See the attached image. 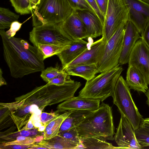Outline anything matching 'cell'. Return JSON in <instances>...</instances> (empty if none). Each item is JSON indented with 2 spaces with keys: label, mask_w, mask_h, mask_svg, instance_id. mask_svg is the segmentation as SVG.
I'll list each match as a JSON object with an SVG mask.
<instances>
[{
  "label": "cell",
  "mask_w": 149,
  "mask_h": 149,
  "mask_svg": "<svg viewBox=\"0 0 149 149\" xmlns=\"http://www.w3.org/2000/svg\"><path fill=\"white\" fill-rule=\"evenodd\" d=\"M140 33L131 22L127 21L125 26L123 46L119 64L121 65L128 63L130 53L137 40L141 38Z\"/></svg>",
  "instance_id": "16"
},
{
  "label": "cell",
  "mask_w": 149,
  "mask_h": 149,
  "mask_svg": "<svg viewBox=\"0 0 149 149\" xmlns=\"http://www.w3.org/2000/svg\"><path fill=\"white\" fill-rule=\"evenodd\" d=\"M62 69L70 75L80 77L86 81L99 73L97 65L95 64L79 65Z\"/></svg>",
  "instance_id": "19"
},
{
  "label": "cell",
  "mask_w": 149,
  "mask_h": 149,
  "mask_svg": "<svg viewBox=\"0 0 149 149\" xmlns=\"http://www.w3.org/2000/svg\"><path fill=\"white\" fill-rule=\"evenodd\" d=\"M107 43L104 38L102 37L93 42L90 48L85 50L65 68L81 64L97 65L102 57Z\"/></svg>",
  "instance_id": "12"
},
{
  "label": "cell",
  "mask_w": 149,
  "mask_h": 149,
  "mask_svg": "<svg viewBox=\"0 0 149 149\" xmlns=\"http://www.w3.org/2000/svg\"><path fill=\"white\" fill-rule=\"evenodd\" d=\"M60 24L64 31L72 41L88 38L85 25L74 10Z\"/></svg>",
  "instance_id": "13"
},
{
  "label": "cell",
  "mask_w": 149,
  "mask_h": 149,
  "mask_svg": "<svg viewBox=\"0 0 149 149\" xmlns=\"http://www.w3.org/2000/svg\"><path fill=\"white\" fill-rule=\"evenodd\" d=\"M74 11L85 25L88 36V38H95L102 36L103 23L95 12L86 10Z\"/></svg>",
  "instance_id": "17"
},
{
  "label": "cell",
  "mask_w": 149,
  "mask_h": 149,
  "mask_svg": "<svg viewBox=\"0 0 149 149\" xmlns=\"http://www.w3.org/2000/svg\"><path fill=\"white\" fill-rule=\"evenodd\" d=\"M73 11L67 0H40L31 11L33 26L61 23Z\"/></svg>",
  "instance_id": "5"
},
{
  "label": "cell",
  "mask_w": 149,
  "mask_h": 149,
  "mask_svg": "<svg viewBox=\"0 0 149 149\" xmlns=\"http://www.w3.org/2000/svg\"><path fill=\"white\" fill-rule=\"evenodd\" d=\"M80 137L83 149H118L101 137Z\"/></svg>",
  "instance_id": "23"
},
{
  "label": "cell",
  "mask_w": 149,
  "mask_h": 149,
  "mask_svg": "<svg viewBox=\"0 0 149 149\" xmlns=\"http://www.w3.org/2000/svg\"><path fill=\"white\" fill-rule=\"evenodd\" d=\"M70 44L58 45L38 44L36 47L38 49L45 60L53 56L57 55L63 50L68 48Z\"/></svg>",
  "instance_id": "25"
},
{
  "label": "cell",
  "mask_w": 149,
  "mask_h": 149,
  "mask_svg": "<svg viewBox=\"0 0 149 149\" xmlns=\"http://www.w3.org/2000/svg\"><path fill=\"white\" fill-rule=\"evenodd\" d=\"M70 5L74 10H88L94 12L86 0H67Z\"/></svg>",
  "instance_id": "35"
},
{
  "label": "cell",
  "mask_w": 149,
  "mask_h": 149,
  "mask_svg": "<svg viewBox=\"0 0 149 149\" xmlns=\"http://www.w3.org/2000/svg\"><path fill=\"white\" fill-rule=\"evenodd\" d=\"M72 112V111H66L49 123L43 132V139H49L57 135L62 123Z\"/></svg>",
  "instance_id": "22"
},
{
  "label": "cell",
  "mask_w": 149,
  "mask_h": 149,
  "mask_svg": "<svg viewBox=\"0 0 149 149\" xmlns=\"http://www.w3.org/2000/svg\"><path fill=\"white\" fill-rule=\"evenodd\" d=\"M126 81L130 88L145 93L148 89V85L141 73L135 67L129 66Z\"/></svg>",
  "instance_id": "18"
},
{
  "label": "cell",
  "mask_w": 149,
  "mask_h": 149,
  "mask_svg": "<svg viewBox=\"0 0 149 149\" xmlns=\"http://www.w3.org/2000/svg\"><path fill=\"white\" fill-rule=\"evenodd\" d=\"M123 0L126 6L149 17V3L141 0Z\"/></svg>",
  "instance_id": "29"
},
{
  "label": "cell",
  "mask_w": 149,
  "mask_h": 149,
  "mask_svg": "<svg viewBox=\"0 0 149 149\" xmlns=\"http://www.w3.org/2000/svg\"><path fill=\"white\" fill-rule=\"evenodd\" d=\"M141 38L149 47V22L141 33Z\"/></svg>",
  "instance_id": "41"
},
{
  "label": "cell",
  "mask_w": 149,
  "mask_h": 149,
  "mask_svg": "<svg viewBox=\"0 0 149 149\" xmlns=\"http://www.w3.org/2000/svg\"><path fill=\"white\" fill-rule=\"evenodd\" d=\"M93 111L82 110H72L65 120L60 127L59 132L77 127Z\"/></svg>",
  "instance_id": "21"
},
{
  "label": "cell",
  "mask_w": 149,
  "mask_h": 149,
  "mask_svg": "<svg viewBox=\"0 0 149 149\" xmlns=\"http://www.w3.org/2000/svg\"><path fill=\"white\" fill-rule=\"evenodd\" d=\"M0 34L4 58L12 77L22 78L44 69V60L37 47L21 38L8 35L3 29H0Z\"/></svg>",
  "instance_id": "2"
},
{
  "label": "cell",
  "mask_w": 149,
  "mask_h": 149,
  "mask_svg": "<svg viewBox=\"0 0 149 149\" xmlns=\"http://www.w3.org/2000/svg\"><path fill=\"white\" fill-rule=\"evenodd\" d=\"M58 135L77 143L79 145V148H82L80 139L76 127H74L67 130L58 133Z\"/></svg>",
  "instance_id": "32"
},
{
  "label": "cell",
  "mask_w": 149,
  "mask_h": 149,
  "mask_svg": "<svg viewBox=\"0 0 149 149\" xmlns=\"http://www.w3.org/2000/svg\"><path fill=\"white\" fill-rule=\"evenodd\" d=\"M93 38H89L88 42L83 39L73 41L67 48L61 52L57 55L61 61L62 68L79 56L84 52L90 48L93 42Z\"/></svg>",
  "instance_id": "15"
},
{
  "label": "cell",
  "mask_w": 149,
  "mask_h": 149,
  "mask_svg": "<svg viewBox=\"0 0 149 149\" xmlns=\"http://www.w3.org/2000/svg\"><path fill=\"white\" fill-rule=\"evenodd\" d=\"M129 66L136 68L143 74L149 85V47L140 38L130 55Z\"/></svg>",
  "instance_id": "11"
},
{
  "label": "cell",
  "mask_w": 149,
  "mask_h": 149,
  "mask_svg": "<svg viewBox=\"0 0 149 149\" xmlns=\"http://www.w3.org/2000/svg\"><path fill=\"white\" fill-rule=\"evenodd\" d=\"M80 137H101L113 140L115 134L111 108L102 102L77 127Z\"/></svg>",
  "instance_id": "3"
},
{
  "label": "cell",
  "mask_w": 149,
  "mask_h": 149,
  "mask_svg": "<svg viewBox=\"0 0 149 149\" xmlns=\"http://www.w3.org/2000/svg\"><path fill=\"white\" fill-rule=\"evenodd\" d=\"M59 112L57 110L52 113L42 112L40 114V121L41 125L47 126L49 123L60 115Z\"/></svg>",
  "instance_id": "36"
},
{
  "label": "cell",
  "mask_w": 149,
  "mask_h": 149,
  "mask_svg": "<svg viewBox=\"0 0 149 149\" xmlns=\"http://www.w3.org/2000/svg\"><path fill=\"white\" fill-rule=\"evenodd\" d=\"M16 11L21 15L31 13L30 0H10Z\"/></svg>",
  "instance_id": "30"
},
{
  "label": "cell",
  "mask_w": 149,
  "mask_h": 149,
  "mask_svg": "<svg viewBox=\"0 0 149 149\" xmlns=\"http://www.w3.org/2000/svg\"><path fill=\"white\" fill-rule=\"evenodd\" d=\"M135 134L138 142L142 148L149 146V132L139 127L135 131Z\"/></svg>",
  "instance_id": "33"
},
{
  "label": "cell",
  "mask_w": 149,
  "mask_h": 149,
  "mask_svg": "<svg viewBox=\"0 0 149 149\" xmlns=\"http://www.w3.org/2000/svg\"><path fill=\"white\" fill-rule=\"evenodd\" d=\"M93 11L101 20L104 23V16L100 11L97 4L95 0H86Z\"/></svg>",
  "instance_id": "38"
},
{
  "label": "cell",
  "mask_w": 149,
  "mask_h": 149,
  "mask_svg": "<svg viewBox=\"0 0 149 149\" xmlns=\"http://www.w3.org/2000/svg\"><path fill=\"white\" fill-rule=\"evenodd\" d=\"M46 126L42 125L38 128V131L40 132H43L45 130Z\"/></svg>",
  "instance_id": "48"
},
{
  "label": "cell",
  "mask_w": 149,
  "mask_h": 149,
  "mask_svg": "<svg viewBox=\"0 0 149 149\" xmlns=\"http://www.w3.org/2000/svg\"><path fill=\"white\" fill-rule=\"evenodd\" d=\"M41 134H42V132L38 131V128L25 130L20 129L16 132L1 135L0 138L7 141H10L15 140L16 137L19 136L34 137Z\"/></svg>",
  "instance_id": "27"
},
{
  "label": "cell",
  "mask_w": 149,
  "mask_h": 149,
  "mask_svg": "<svg viewBox=\"0 0 149 149\" xmlns=\"http://www.w3.org/2000/svg\"><path fill=\"white\" fill-rule=\"evenodd\" d=\"M100 102L98 100L73 96L59 104L57 109L60 112L75 110L94 111L98 108Z\"/></svg>",
  "instance_id": "14"
},
{
  "label": "cell",
  "mask_w": 149,
  "mask_h": 149,
  "mask_svg": "<svg viewBox=\"0 0 149 149\" xmlns=\"http://www.w3.org/2000/svg\"><path fill=\"white\" fill-rule=\"evenodd\" d=\"M81 86L74 81L62 86L47 84L37 87L27 93L15 98V102L5 103L18 130L28 122L33 115L40 114L45 107L74 96Z\"/></svg>",
  "instance_id": "1"
},
{
  "label": "cell",
  "mask_w": 149,
  "mask_h": 149,
  "mask_svg": "<svg viewBox=\"0 0 149 149\" xmlns=\"http://www.w3.org/2000/svg\"><path fill=\"white\" fill-rule=\"evenodd\" d=\"M74 81V80L71 79L70 75L62 68L59 73L47 84L60 86Z\"/></svg>",
  "instance_id": "31"
},
{
  "label": "cell",
  "mask_w": 149,
  "mask_h": 149,
  "mask_svg": "<svg viewBox=\"0 0 149 149\" xmlns=\"http://www.w3.org/2000/svg\"><path fill=\"white\" fill-rule=\"evenodd\" d=\"M40 0H30L31 11L34 9L37 4H38Z\"/></svg>",
  "instance_id": "44"
},
{
  "label": "cell",
  "mask_w": 149,
  "mask_h": 149,
  "mask_svg": "<svg viewBox=\"0 0 149 149\" xmlns=\"http://www.w3.org/2000/svg\"><path fill=\"white\" fill-rule=\"evenodd\" d=\"M111 96L113 104L120 113L128 119L135 131L137 130L143 116L133 100L130 88L122 76H120L116 82Z\"/></svg>",
  "instance_id": "6"
},
{
  "label": "cell",
  "mask_w": 149,
  "mask_h": 149,
  "mask_svg": "<svg viewBox=\"0 0 149 149\" xmlns=\"http://www.w3.org/2000/svg\"><path fill=\"white\" fill-rule=\"evenodd\" d=\"M23 24L18 21L13 22L11 24L10 29L6 32V33L11 37H14L16 32L20 29Z\"/></svg>",
  "instance_id": "37"
},
{
  "label": "cell",
  "mask_w": 149,
  "mask_h": 149,
  "mask_svg": "<svg viewBox=\"0 0 149 149\" xmlns=\"http://www.w3.org/2000/svg\"><path fill=\"white\" fill-rule=\"evenodd\" d=\"M119 64L113 68L101 73L87 81L78 96L102 102L112 96L116 82L123 70Z\"/></svg>",
  "instance_id": "4"
},
{
  "label": "cell",
  "mask_w": 149,
  "mask_h": 149,
  "mask_svg": "<svg viewBox=\"0 0 149 149\" xmlns=\"http://www.w3.org/2000/svg\"><path fill=\"white\" fill-rule=\"evenodd\" d=\"M2 74L3 72L2 71V70L1 68H0V86H1L4 85H7L6 82L5 81L3 77L2 76Z\"/></svg>",
  "instance_id": "45"
},
{
  "label": "cell",
  "mask_w": 149,
  "mask_h": 149,
  "mask_svg": "<svg viewBox=\"0 0 149 149\" xmlns=\"http://www.w3.org/2000/svg\"><path fill=\"white\" fill-rule=\"evenodd\" d=\"M114 140L118 149H141L136 139L135 130L129 121L122 113Z\"/></svg>",
  "instance_id": "10"
},
{
  "label": "cell",
  "mask_w": 149,
  "mask_h": 149,
  "mask_svg": "<svg viewBox=\"0 0 149 149\" xmlns=\"http://www.w3.org/2000/svg\"><path fill=\"white\" fill-rule=\"evenodd\" d=\"M127 21H124L120 25L107 42L102 57L97 65L99 73L109 70L119 64Z\"/></svg>",
  "instance_id": "8"
},
{
  "label": "cell",
  "mask_w": 149,
  "mask_h": 149,
  "mask_svg": "<svg viewBox=\"0 0 149 149\" xmlns=\"http://www.w3.org/2000/svg\"><path fill=\"white\" fill-rule=\"evenodd\" d=\"M95 1L100 11L105 16L109 0H95Z\"/></svg>",
  "instance_id": "40"
},
{
  "label": "cell",
  "mask_w": 149,
  "mask_h": 149,
  "mask_svg": "<svg viewBox=\"0 0 149 149\" xmlns=\"http://www.w3.org/2000/svg\"><path fill=\"white\" fill-rule=\"evenodd\" d=\"M19 15L8 8H0V29H9L13 22L17 21Z\"/></svg>",
  "instance_id": "26"
},
{
  "label": "cell",
  "mask_w": 149,
  "mask_h": 149,
  "mask_svg": "<svg viewBox=\"0 0 149 149\" xmlns=\"http://www.w3.org/2000/svg\"><path fill=\"white\" fill-rule=\"evenodd\" d=\"M36 143L30 145H12L0 146V149H31Z\"/></svg>",
  "instance_id": "39"
},
{
  "label": "cell",
  "mask_w": 149,
  "mask_h": 149,
  "mask_svg": "<svg viewBox=\"0 0 149 149\" xmlns=\"http://www.w3.org/2000/svg\"><path fill=\"white\" fill-rule=\"evenodd\" d=\"M142 1L146 2L147 3H149V0H141Z\"/></svg>",
  "instance_id": "49"
},
{
  "label": "cell",
  "mask_w": 149,
  "mask_h": 149,
  "mask_svg": "<svg viewBox=\"0 0 149 149\" xmlns=\"http://www.w3.org/2000/svg\"><path fill=\"white\" fill-rule=\"evenodd\" d=\"M61 70L57 67H48L41 71L40 76L44 81L48 83L56 76Z\"/></svg>",
  "instance_id": "34"
},
{
  "label": "cell",
  "mask_w": 149,
  "mask_h": 149,
  "mask_svg": "<svg viewBox=\"0 0 149 149\" xmlns=\"http://www.w3.org/2000/svg\"><path fill=\"white\" fill-rule=\"evenodd\" d=\"M29 39L35 47L38 44L67 45L73 42L64 31L60 23L33 27L29 33Z\"/></svg>",
  "instance_id": "7"
},
{
  "label": "cell",
  "mask_w": 149,
  "mask_h": 149,
  "mask_svg": "<svg viewBox=\"0 0 149 149\" xmlns=\"http://www.w3.org/2000/svg\"><path fill=\"white\" fill-rule=\"evenodd\" d=\"M127 7L128 10V21L132 23L141 34L149 22V17L131 7Z\"/></svg>",
  "instance_id": "24"
},
{
  "label": "cell",
  "mask_w": 149,
  "mask_h": 149,
  "mask_svg": "<svg viewBox=\"0 0 149 149\" xmlns=\"http://www.w3.org/2000/svg\"><path fill=\"white\" fill-rule=\"evenodd\" d=\"M43 139V134L34 137L19 136L15 140L1 142L0 146L12 145H30L39 142Z\"/></svg>",
  "instance_id": "28"
},
{
  "label": "cell",
  "mask_w": 149,
  "mask_h": 149,
  "mask_svg": "<svg viewBox=\"0 0 149 149\" xmlns=\"http://www.w3.org/2000/svg\"><path fill=\"white\" fill-rule=\"evenodd\" d=\"M36 128L33 125L31 117L29 119L25 126L20 129L21 130H29Z\"/></svg>",
  "instance_id": "43"
},
{
  "label": "cell",
  "mask_w": 149,
  "mask_h": 149,
  "mask_svg": "<svg viewBox=\"0 0 149 149\" xmlns=\"http://www.w3.org/2000/svg\"><path fill=\"white\" fill-rule=\"evenodd\" d=\"M139 127L149 132V118L145 119L143 118L141 122Z\"/></svg>",
  "instance_id": "42"
},
{
  "label": "cell",
  "mask_w": 149,
  "mask_h": 149,
  "mask_svg": "<svg viewBox=\"0 0 149 149\" xmlns=\"http://www.w3.org/2000/svg\"><path fill=\"white\" fill-rule=\"evenodd\" d=\"M31 149H47L45 147L41 146L38 143L35 144V145Z\"/></svg>",
  "instance_id": "46"
},
{
  "label": "cell",
  "mask_w": 149,
  "mask_h": 149,
  "mask_svg": "<svg viewBox=\"0 0 149 149\" xmlns=\"http://www.w3.org/2000/svg\"><path fill=\"white\" fill-rule=\"evenodd\" d=\"M145 93L147 97L146 103L149 107V90L148 89Z\"/></svg>",
  "instance_id": "47"
},
{
  "label": "cell",
  "mask_w": 149,
  "mask_h": 149,
  "mask_svg": "<svg viewBox=\"0 0 149 149\" xmlns=\"http://www.w3.org/2000/svg\"><path fill=\"white\" fill-rule=\"evenodd\" d=\"M37 143L47 149H73L79 148L77 143L58 135L49 139H43Z\"/></svg>",
  "instance_id": "20"
},
{
  "label": "cell",
  "mask_w": 149,
  "mask_h": 149,
  "mask_svg": "<svg viewBox=\"0 0 149 149\" xmlns=\"http://www.w3.org/2000/svg\"><path fill=\"white\" fill-rule=\"evenodd\" d=\"M128 9L123 0H109L103 23L102 37L107 42L120 25L127 21Z\"/></svg>",
  "instance_id": "9"
}]
</instances>
